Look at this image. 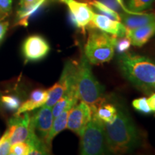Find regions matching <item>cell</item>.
Returning <instances> with one entry per match:
<instances>
[{
	"mask_svg": "<svg viewBox=\"0 0 155 155\" xmlns=\"http://www.w3.org/2000/svg\"><path fill=\"white\" fill-rule=\"evenodd\" d=\"M108 152L124 154L133 151L139 144V135L131 117L121 106L113 123H104Z\"/></svg>",
	"mask_w": 155,
	"mask_h": 155,
	"instance_id": "6da1fadb",
	"label": "cell"
},
{
	"mask_svg": "<svg viewBox=\"0 0 155 155\" xmlns=\"http://www.w3.org/2000/svg\"><path fill=\"white\" fill-rule=\"evenodd\" d=\"M118 64L128 80L140 88L155 87V63L144 56L124 53Z\"/></svg>",
	"mask_w": 155,
	"mask_h": 155,
	"instance_id": "7a4b0ae2",
	"label": "cell"
},
{
	"mask_svg": "<svg viewBox=\"0 0 155 155\" xmlns=\"http://www.w3.org/2000/svg\"><path fill=\"white\" fill-rule=\"evenodd\" d=\"M75 84L78 100L85 102L91 108H96L102 103L104 88L94 77L91 63L83 51L78 64Z\"/></svg>",
	"mask_w": 155,
	"mask_h": 155,
	"instance_id": "3957f363",
	"label": "cell"
},
{
	"mask_svg": "<svg viewBox=\"0 0 155 155\" xmlns=\"http://www.w3.org/2000/svg\"><path fill=\"white\" fill-rule=\"evenodd\" d=\"M91 29L83 51L89 63L98 65L111 61L114 55L117 37L110 36L96 28Z\"/></svg>",
	"mask_w": 155,
	"mask_h": 155,
	"instance_id": "277c9868",
	"label": "cell"
},
{
	"mask_svg": "<svg viewBox=\"0 0 155 155\" xmlns=\"http://www.w3.org/2000/svg\"><path fill=\"white\" fill-rule=\"evenodd\" d=\"M80 152L83 155H98L108 152L104 122L93 111L91 119L81 134Z\"/></svg>",
	"mask_w": 155,
	"mask_h": 155,
	"instance_id": "5b68a950",
	"label": "cell"
},
{
	"mask_svg": "<svg viewBox=\"0 0 155 155\" xmlns=\"http://www.w3.org/2000/svg\"><path fill=\"white\" fill-rule=\"evenodd\" d=\"M77 67L78 64L72 61L65 63L59 81L48 90V98L45 106L52 108L65 93L76 86Z\"/></svg>",
	"mask_w": 155,
	"mask_h": 155,
	"instance_id": "8992f818",
	"label": "cell"
},
{
	"mask_svg": "<svg viewBox=\"0 0 155 155\" xmlns=\"http://www.w3.org/2000/svg\"><path fill=\"white\" fill-rule=\"evenodd\" d=\"M7 130L12 144L20 141L27 142L32 134L35 132L31 116L28 112L19 115L15 114L9 119Z\"/></svg>",
	"mask_w": 155,
	"mask_h": 155,
	"instance_id": "52a82bcc",
	"label": "cell"
},
{
	"mask_svg": "<svg viewBox=\"0 0 155 155\" xmlns=\"http://www.w3.org/2000/svg\"><path fill=\"white\" fill-rule=\"evenodd\" d=\"M93 115L92 108L85 102L75 104L70 110L68 116L67 128L76 134L81 135Z\"/></svg>",
	"mask_w": 155,
	"mask_h": 155,
	"instance_id": "ba28073f",
	"label": "cell"
},
{
	"mask_svg": "<svg viewBox=\"0 0 155 155\" xmlns=\"http://www.w3.org/2000/svg\"><path fill=\"white\" fill-rule=\"evenodd\" d=\"M64 3L68 7L73 24L84 32L86 29L89 28L91 22L94 14L91 7L88 3L77 0H65Z\"/></svg>",
	"mask_w": 155,
	"mask_h": 155,
	"instance_id": "9c48e42d",
	"label": "cell"
},
{
	"mask_svg": "<svg viewBox=\"0 0 155 155\" xmlns=\"http://www.w3.org/2000/svg\"><path fill=\"white\" fill-rule=\"evenodd\" d=\"M50 50L47 40L38 35L29 36L22 45V53L27 61H40L48 55Z\"/></svg>",
	"mask_w": 155,
	"mask_h": 155,
	"instance_id": "30bf717a",
	"label": "cell"
},
{
	"mask_svg": "<svg viewBox=\"0 0 155 155\" xmlns=\"http://www.w3.org/2000/svg\"><path fill=\"white\" fill-rule=\"evenodd\" d=\"M53 119L52 108L45 105L41 106L33 116H31L32 125L37 135L45 143L53 126Z\"/></svg>",
	"mask_w": 155,
	"mask_h": 155,
	"instance_id": "8fae6325",
	"label": "cell"
},
{
	"mask_svg": "<svg viewBox=\"0 0 155 155\" xmlns=\"http://www.w3.org/2000/svg\"><path fill=\"white\" fill-rule=\"evenodd\" d=\"M89 28L98 29L117 38L125 37L127 34V29L122 22L114 20L106 15L96 14L94 12Z\"/></svg>",
	"mask_w": 155,
	"mask_h": 155,
	"instance_id": "7c38bea8",
	"label": "cell"
},
{
	"mask_svg": "<svg viewBox=\"0 0 155 155\" xmlns=\"http://www.w3.org/2000/svg\"><path fill=\"white\" fill-rule=\"evenodd\" d=\"M124 12L120 15L121 22L127 30H132L155 21V12H133L126 8L123 0H117Z\"/></svg>",
	"mask_w": 155,
	"mask_h": 155,
	"instance_id": "4fadbf2b",
	"label": "cell"
},
{
	"mask_svg": "<svg viewBox=\"0 0 155 155\" xmlns=\"http://www.w3.org/2000/svg\"><path fill=\"white\" fill-rule=\"evenodd\" d=\"M155 35V21L139 28L127 30V37L131 43L137 47H141Z\"/></svg>",
	"mask_w": 155,
	"mask_h": 155,
	"instance_id": "5bb4252c",
	"label": "cell"
},
{
	"mask_svg": "<svg viewBox=\"0 0 155 155\" xmlns=\"http://www.w3.org/2000/svg\"><path fill=\"white\" fill-rule=\"evenodd\" d=\"M48 98V90L37 89L32 92L30 98L22 103L15 113L17 115L33 111L44 106Z\"/></svg>",
	"mask_w": 155,
	"mask_h": 155,
	"instance_id": "9a60e30c",
	"label": "cell"
},
{
	"mask_svg": "<svg viewBox=\"0 0 155 155\" xmlns=\"http://www.w3.org/2000/svg\"><path fill=\"white\" fill-rule=\"evenodd\" d=\"M78 100V98L76 93V86H75L65 93L52 107L54 118L57 117L65 110L71 109V108L77 104Z\"/></svg>",
	"mask_w": 155,
	"mask_h": 155,
	"instance_id": "2e32d148",
	"label": "cell"
},
{
	"mask_svg": "<svg viewBox=\"0 0 155 155\" xmlns=\"http://www.w3.org/2000/svg\"><path fill=\"white\" fill-rule=\"evenodd\" d=\"M70 110L71 109H68L62 112L59 116L55 118V120H53V126H52L49 134L48 136V138L45 141L46 145L50 149H51L52 141L56 137V135H58V134L61 132L67 127L68 116Z\"/></svg>",
	"mask_w": 155,
	"mask_h": 155,
	"instance_id": "e0dca14e",
	"label": "cell"
},
{
	"mask_svg": "<svg viewBox=\"0 0 155 155\" xmlns=\"http://www.w3.org/2000/svg\"><path fill=\"white\" fill-rule=\"evenodd\" d=\"M96 108H93L97 117L104 123H113L117 116V107L112 104L101 103Z\"/></svg>",
	"mask_w": 155,
	"mask_h": 155,
	"instance_id": "ac0fdd59",
	"label": "cell"
},
{
	"mask_svg": "<svg viewBox=\"0 0 155 155\" xmlns=\"http://www.w3.org/2000/svg\"><path fill=\"white\" fill-rule=\"evenodd\" d=\"M86 2L88 3L91 7H94L95 9H96L104 15H106L114 20L121 22V17L119 13L101 2L98 1V0H86Z\"/></svg>",
	"mask_w": 155,
	"mask_h": 155,
	"instance_id": "d6986e66",
	"label": "cell"
},
{
	"mask_svg": "<svg viewBox=\"0 0 155 155\" xmlns=\"http://www.w3.org/2000/svg\"><path fill=\"white\" fill-rule=\"evenodd\" d=\"M155 0H126L124 5L129 11L141 12L152 7Z\"/></svg>",
	"mask_w": 155,
	"mask_h": 155,
	"instance_id": "ffe728a7",
	"label": "cell"
},
{
	"mask_svg": "<svg viewBox=\"0 0 155 155\" xmlns=\"http://www.w3.org/2000/svg\"><path fill=\"white\" fill-rule=\"evenodd\" d=\"M0 101L2 103L6 108L10 111L18 109L20 106V101L17 97L12 95H4L0 97Z\"/></svg>",
	"mask_w": 155,
	"mask_h": 155,
	"instance_id": "44dd1931",
	"label": "cell"
},
{
	"mask_svg": "<svg viewBox=\"0 0 155 155\" xmlns=\"http://www.w3.org/2000/svg\"><path fill=\"white\" fill-rule=\"evenodd\" d=\"M30 146L25 141L17 142L11 146L9 154L11 155H27L29 154Z\"/></svg>",
	"mask_w": 155,
	"mask_h": 155,
	"instance_id": "7402d4cb",
	"label": "cell"
},
{
	"mask_svg": "<svg viewBox=\"0 0 155 155\" xmlns=\"http://www.w3.org/2000/svg\"><path fill=\"white\" fill-rule=\"evenodd\" d=\"M132 106L137 111L141 112L143 114H150L152 112V110L147 102V98L144 97L134 100Z\"/></svg>",
	"mask_w": 155,
	"mask_h": 155,
	"instance_id": "603a6c76",
	"label": "cell"
},
{
	"mask_svg": "<svg viewBox=\"0 0 155 155\" xmlns=\"http://www.w3.org/2000/svg\"><path fill=\"white\" fill-rule=\"evenodd\" d=\"M11 144L8 131L6 130L0 139V155L9 154Z\"/></svg>",
	"mask_w": 155,
	"mask_h": 155,
	"instance_id": "cb8c5ba5",
	"label": "cell"
},
{
	"mask_svg": "<svg viewBox=\"0 0 155 155\" xmlns=\"http://www.w3.org/2000/svg\"><path fill=\"white\" fill-rule=\"evenodd\" d=\"M131 45L130 40L127 36L122 37V38H116V42L115 45V48L117 52L120 54L125 53V51L129 49Z\"/></svg>",
	"mask_w": 155,
	"mask_h": 155,
	"instance_id": "d4e9b609",
	"label": "cell"
},
{
	"mask_svg": "<svg viewBox=\"0 0 155 155\" xmlns=\"http://www.w3.org/2000/svg\"><path fill=\"white\" fill-rule=\"evenodd\" d=\"M12 0H0V17L5 18L10 12Z\"/></svg>",
	"mask_w": 155,
	"mask_h": 155,
	"instance_id": "484cf974",
	"label": "cell"
},
{
	"mask_svg": "<svg viewBox=\"0 0 155 155\" xmlns=\"http://www.w3.org/2000/svg\"><path fill=\"white\" fill-rule=\"evenodd\" d=\"M46 1H47V0H19V9H22L28 8V7L38 5V4L43 5Z\"/></svg>",
	"mask_w": 155,
	"mask_h": 155,
	"instance_id": "4316f807",
	"label": "cell"
},
{
	"mask_svg": "<svg viewBox=\"0 0 155 155\" xmlns=\"http://www.w3.org/2000/svg\"><path fill=\"white\" fill-rule=\"evenodd\" d=\"M9 27V22L7 21L5 22H0V42L5 38V35L7 32V29Z\"/></svg>",
	"mask_w": 155,
	"mask_h": 155,
	"instance_id": "83f0119b",
	"label": "cell"
},
{
	"mask_svg": "<svg viewBox=\"0 0 155 155\" xmlns=\"http://www.w3.org/2000/svg\"><path fill=\"white\" fill-rule=\"evenodd\" d=\"M147 102L152 111H154L155 113V94H152L150 98H147Z\"/></svg>",
	"mask_w": 155,
	"mask_h": 155,
	"instance_id": "f1b7e54d",
	"label": "cell"
},
{
	"mask_svg": "<svg viewBox=\"0 0 155 155\" xmlns=\"http://www.w3.org/2000/svg\"><path fill=\"white\" fill-rule=\"evenodd\" d=\"M60 1H61V2H65V0H60Z\"/></svg>",
	"mask_w": 155,
	"mask_h": 155,
	"instance_id": "f546056e",
	"label": "cell"
},
{
	"mask_svg": "<svg viewBox=\"0 0 155 155\" xmlns=\"http://www.w3.org/2000/svg\"><path fill=\"white\" fill-rule=\"evenodd\" d=\"M1 19H2V18H1V17H0V20H1Z\"/></svg>",
	"mask_w": 155,
	"mask_h": 155,
	"instance_id": "4dcf8cb0",
	"label": "cell"
}]
</instances>
